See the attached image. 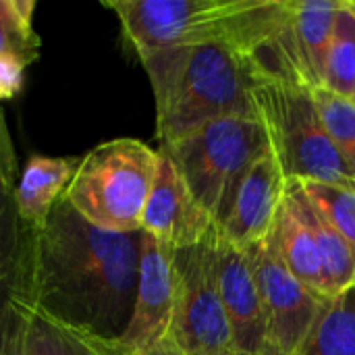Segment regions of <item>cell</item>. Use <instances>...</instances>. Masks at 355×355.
Wrapping results in <instances>:
<instances>
[{
	"label": "cell",
	"mask_w": 355,
	"mask_h": 355,
	"mask_svg": "<svg viewBox=\"0 0 355 355\" xmlns=\"http://www.w3.org/2000/svg\"><path fill=\"white\" fill-rule=\"evenodd\" d=\"M141 231L110 233L60 200L33 229L23 302L104 341L123 337L135 306Z\"/></svg>",
	"instance_id": "6da1fadb"
},
{
	"label": "cell",
	"mask_w": 355,
	"mask_h": 355,
	"mask_svg": "<svg viewBox=\"0 0 355 355\" xmlns=\"http://www.w3.org/2000/svg\"><path fill=\"white\" fill-rule=\"evenodd\" d=\"M139 62L154 92L160 148L218 119H256L252 85L260 69L250 54L231 44L168 48Z\"/></svg>",
	"instance_id": "7a4b0ae2"
},
{
	"label": "cell",
	"mask_w": 355,
	"mask_h": 355,
	"mask_svg": "<svg viewBox=\"0 0 355 355\" xmlns=\"http://www.w3.org/2000/svg\"><path fill=\"white\" fill-rule=\"evenodd\" d=\"M252 102L287 181L355 185L324 129L310 85L291 77L258 75Z\"/></svg>",
	"instance_id": "3957f363"
},
{
	"label": "cell",
	"mask_w": 355,
	"mask_h": 355,
	"mask_svg": "<svg viewBox=\"0 0 355 355\" xmlns=\"http://www.w3.org/2000/svg\"><path fill=\"white\" fill-rule=\"evenodd\" d=\"M158 164L160 150L139 139L119 137L98 144L81 158L64 200L102 231H141Z\"/></svg>",
	"instance_id": "277c9868"
},
{
	"label": "cell",
	"mask_w": 355,
	"mask_h": 355,
	"mask_svg": "<svg viewBox=\"0 0 355 355\" xmlns=\"http://www.w3.org/2000/svg\"><path fill=\"white\" fill-rule=\"evenodd\" d=\"M158 150L173 160L193 200L220 229L239 185L254 162L270 152V146L258 119L229 116L212 121Z\"/></svg>",
	"instance_id": "5b68a950"
},
{
	"label": "cell",
	"mask_w": 355,
	"mask_h": 355,
	"mask_svg": "<svg viewBox=\"0 0 355 355\" xmlns=\"http://www.w3.org/2000/svg\"><path fill=\"white\" fill-rule=\"evenodd\" d=\"M214 229L204 241L175 250V316L168 341L181 355H216L233 347L216 277Z\"/></svg>",
	"instance_id": "8992f818"
},
{
	"label": "cell",
	"mask_w": 355,
	"mask_h": 355,
	"mask_svg": "<svg viewBox=\"0 0 355 355\" xmlns=\"http://www.w3.org/2000/svg\"><path fill=\"white\" fill-rule=\"evenodd\" d=\"M245 252L254 266L266 316V343L281 354L297 355L322 310L324 300L291 275L270 235Z\"/></svg>",
	"instance_id": "52a82bcc"
},
{
	"label": "cell",
	"mask_w": 355,
	"mask_h": 355,
	"mask_svg": "<svg viewBox=\"0 0 355 355\" xmlns=\"http://www.w3.org/2000/svg\"><path fill=\"white\" fill-rule=\"evenodd\" d=\"M175 250L141 231L139 279L131 320L114 343L129 354L148 352L168 341L175 316Z\"/></svg>",
	"instance_id": "ba28073f"
},
{
	"label": "cell",
	"mask_w": 355,
	"mask_h": 355,
	"mask_svg": "<svg viewBox=\"0 0 355 355\" xmlns=\"http://www.w3.org/2000/svg\"><path fill=\"white\" fill-rule=\"evenodd\" d=\"M15 144L0 108V343L10 310L25 293L33 229L21 218L15 189L19 183Z\"/></svg>",
	"instance_id": "9c48e42d"
},
{
	"label": "cell",
	"mask_w": 355,
	"mask_h": 355,
	"mask_svg": "<svg viewBox=\"0 0 355 355\" xmlns=\"http://www.w3.org/2000/svg\"><path fill=\"white\" fill-rule=\"evenodd\" d=\"M214 229L218 227L193 200L173 160L160 152V164L144 210L141 231L173 250H181L204 241Z\"/></svg>",
	"instance_id": "30bf717a"
},
{
	"label": "cell",
	"mask_w": 355,
	"mask_h": 355,
	"mask_svg": "<svg viewBox=\"0 0 355 355\" xmlns=\"http://www.w3.org/2000/svg\"><path fill=\"white\" fill-rule=\"evenodd\" d=\"M285 189L287 179L272 152L258 158L239 185L227 220L218 229L220 237L239 250H250L264 241L272 233Z\"/></svg>",
	"instance_id": "8fae6325"
},
{
	"label": "cell",
	"mask_w": 355,
	"mask_h": 355,
	"mask_svg": "<svg viewBox=\"0 0 355 355\" xmlns=\"http://www.w3.org/2000/svg\"><path fill=\"white\" fill-rule=\"evenodd\" d=\"M216 277L227 312L233 347L262 352L266 345V316L254 266L245 250L216 237Z\"/></svg>",
	"instance_id": "7c38bea8"
},
{
	"label": "cell",
	"mask_w": 355,
	"mask_h": 355,
	"mask_svg": "<svg viewBox=\"0 0 355 355\" xmlns=\"http://www.w3.org/2000/svg\"><path fill=\"white\" fill-rule=\"evenodd\" d=\"M270 237L275 241V248L281 260L291 270V275L300 283H304L312 293L324 300L322 260H320L314 233L302 208L300 181H287L283 206L279 210Z\"/></svg>",
	"instance_id": "4fadbf2b"
},
{
	"label": "cell",
	"mask_w": 355,
	"mask_h": 355,
	"mask_svg": "<svg viewBox=\"0 0 355 355\" xmlns=\"http://www.w3.org/2000/svg\"><path fill=\"white\" fill-rule=\"evenodd\" d=\"M79 162V156L52 158L40 154H33L25 162L15 189V200L21 218L31 229H42L56 204L64 200Z\"/></svg>",
	"instance_id": "5bb4252c"
},
{
	"label": "cell",
	"mask_w": 355,
	"mask_h": 355,
	"mask_svg": "<svg viewBox=\"0 0 355 355\" xmlns=\"http://www.w3.org/2000/svg\"><path fill=\"white\" fill-rule=\"evenodd\" d=\"M293 37L304 71L306 83L322 87L327 73V58L333 40L335 17L343 0H289Z\"/></svg>",
	"instance_id": "9a60e30c"
},
{
	"label": "cell",
	"mask_w": 355,
	"mask_h": 355,
	"mask_svg": "<svg viewBox=\"0 0 355 355\" xmlns=\"http://www.w3.org/2000/svg\"><path fill=\"white\" fill-rule=\"evenodd\" d=\"M302 208L320 252L324 300H333L355 285V248L310 204L304 189H302Z\"/></svg>",
	"instance_id": "2e32d148"
},
{
	"label": "cell",
	"mask_w": 355,
	"mask_h": 355,
	"mask_svg": "<svg viewBox=\"0 0 355 355\" xmlns=\"http://www.w3.org/2000/svg\"><path fill=\"white\" fill-rule=\"evenodd\" d=\"M25 355H110V341L64 327L23 302Z\"/></svg>",
	"instance_id": "e0dca14e"
},
{
	"label": "cell",
	"mask_w": 355,
	"mask_h": 355,
	"mask_svg": "<svg viewBox=\"0 0 355 355\" xmlns=\"http://www.w3.org/2000/svg\"><path fill=\"white\" fill-rule=\"evenodd\" d=\"M297 355H355V285L333 300H324Z\"/></svg>",
	"instance_id": "ac0fdd59"
},
{
	"label": "cell",
	"mask_w": 355,
	"mask_h": 355,
	"mask_svg": "<svg viewBox=\"0 0 355 355\" xmlns=\"http://www.w3.org/2000/svg\"><path fill=\"white\" fill-rule=\"evenodd\" d=\"M322 87L352 98L355 89V6L352 0H343L335 17L333 40L327 58V73Z\"/></svg>",
	"instance_id": "d6986e66"
},
{
	"label": "cell",
	"mask_w": 355,
	"mask_h": 355,
	"mask_svg": "<svg viewBox=\"0 0 355 355\" xmlns=\"http://www.w3.org/2000/svg\"><path fill=\"white\" fill-rule=\"evenodd\" d=\"M314 100L322 116L324 129L355 181V104L352 98H343L324 87H314Z\"/></svg>",
	"instance_id": "ffe728a7"
},
{
	"label": "cell",
	"mask_w": 355,
	"mask_h": 355,
	"mask_svg": "<svg viewBox=\"0 0 355 355\" xmlns=\"http://www.w3.org/2000/svg\"><path fill=\"white\" fill-rule=\"evenodd\" d=\"M35 0H0V54H17L33 64L42 40L33 29Z\"/></svg>",
	"instance_id": "44dd1931"
},
{
	"label": "cell",
	"mask_w": 355,
	"mask_h": 355,
	"mask_svg": "<svg viewBox=\"0 0 355 355\" xmlns=\"http://www.w3.org/2000/svg\"><path fill=\"white\" fill-rule=\"evenodd\" d=\"M310 204L355 248V185L300 181Z\"/></svg>",
	"instance_id": "7402d4cb"
},
{
	"label": "cell",
	"mask_w": 355,
	"mask_h": 355,
	"mask_svg": "<svg viewBox=\"0 0 355 355\" xmlns=\"http://www.w3.org/2000/svg\"><path fill=\"white\" fill-rule=\"evenodd\" d=\"M29 62L17 54H0V102L19 96L25 83V69Z\"/></svg>",
	"instance_id": "603a6c76"
},
{
	"label": "cell",
	"mask_w": 355,
	"mask_h": 355,
	"mask_svg": "<svg viewBox=\"0 0 355 355\" xmlns=\"http://www.w3.org/2000/svg\"><path fill=\"white\" fill-rule=\"evenodd\" d=\"M0 355H25V312L21 300L10 310L0 343Z\"/></svg>",
	"instance_id": "cb8c5ba5"
},
{
	"label": "cell",
	"mask_w": 355,
	"mask_h": 355,
	"mask_svg": "<svg viewBox=\"0 0 355 355\" xmlns=\"http://www.w3.org/2000/svg\"><path fill=\"white\" fill-rule=\"evenodd\" d=\"M110 355H181V354L175 349V345H173L171 341H164V343H160V345H156V347H152V349H148V352H141V354H129V352H123L114 341H110Z\"/></svg>",
	"instance_id": "d4e9b609"
},
{
	"label": "cell",
	"mask_w": 355,
	"mask_h": 355,
	"mask_svg": "<svg viewBox=\"0 0 355 355\" xmlns=\"http://www.w3.org/2000/svg\"><path fill=\"white\" fill-rule=\"evenodd\" d=\"M216 355H264L262 352H248V349H237V347H229V349H225V352H220V354Z\"/></svg>",
	"instance_id": "484cf974"
},
{
	"label": "cell",
	"mask_w": 355,
	"mask_h": 355,
	"mask_svg": "<svg viewBox=\"0 0 355 355\" xmlns=\"http://www.w3.org/2000/svg\"><path fill=\"white\" fill-rule=\"evenodd\" d=\"M262 354H264V355H285V354H281V352H279L277 347H272V345H268V343L264 345V349H262Z\"/></svg>",
	"instance_id": "4316f807"
},
{
	"label": "cell",
	"mask_w": 355,
	"mask_h": 355,
	"mask_svg": "<svg viewBox=\"0 0 355 355\" xmlns=\"http://www.w3.org/2000/svg\"><path fill=\"white\" fill-rule=\"evenodd\" d=\"M352 100H354V104H355V89H354V96H352Z\"/></svg>",
	"instance_id": "83f0119b"
},
{
	"label": "cell",
	"mask_w": 355,
	"mask_h": 355,
	"mask_svg": "<svg viewBox=\"0 0 355 355\" xmlns=\"http://www.w3.org/2000/svg\"><path fill=\"white\" fill-rule=\"evenodd\" d=\"M352 4H354V6H355V0H352Z\"/></svg>",
	"instance_id": "f1b7e54d"
}]
</instances>
